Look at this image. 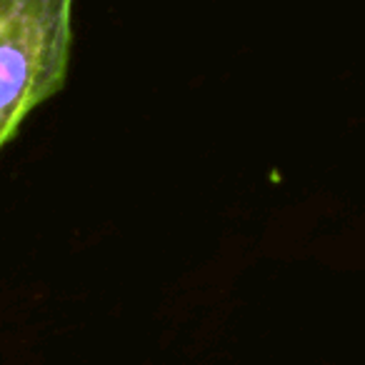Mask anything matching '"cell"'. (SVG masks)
Returning <instances> with one entry per match:
<instances>
[{
	"instance_id": "cell-1",
	"label": "cell",
	"mask_w": 365,
	"mask_h": 365,
	"mask_svg": "<svg viewBox=\"0 0 365 365\" xmlns=\"http://www.w3.org/2000/svg\"><path fill=\"white\" fill-rule=\"evenodd\" d=\"M76 0H0V150L63 88Z\"/></svg>"
}]
</instances>
